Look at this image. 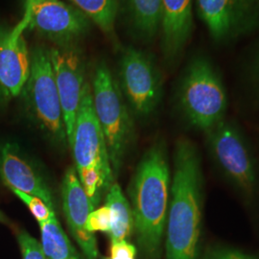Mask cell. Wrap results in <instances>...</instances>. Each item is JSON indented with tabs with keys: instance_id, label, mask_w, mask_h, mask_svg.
Listing matches in <instances>:
<instances>
[{
	"instance_id": "cell-27",
	"label": "cell",
	"mask_w": 259,
	"mask_h": 259,
	"mask_svg": "<svg viewBox=\"0 0 259 259\" xmlns=\"http://www.w3.org/2000/svg\"><path fill=\"white\" fill-rule=\"evenodd\" d=\"M254 71H255V75L256 78L258 80L259 83V41L255 48V52H254Z\"/></svg>"
},
{
	"instance_id": "cell-10",
	"label": "cell",
	"mask_w": 259,
	"mask_h": 259,
	"mask_svg": "<svg viewBox=\"0 0 259 259\" xmlns=\"http://www.w3.org/2000/svg\"><path fill=\"white\" fill-rule=\"evenodd\" d=\"M56 84L61 100L68 145L72 139L76 115L83 95L84 63L74 46L58 47L49 51Z\"/></svg>"
},
{
	"instance_id": "cell-28",
	"label": "cell",
	"mask_w": 259,
	"mask_h": 259,
	"mask_svg": "<svg viewBox=\"0 0 259 259\" xmlns=\"http://www.w3.org/2000/svg\"><path fill=\"white\" fill-rule=\"evenodd\" d=\"M5 221V217L2 213L0 212V222H4Z\"/></svg>"
},
{
	"instance_id": "cell-13",
	"label": "cell",
	"mask_w": 259,
	"mask_h": 259,
	"mask_svg": "<svg viewBox=\"0 0 259 259\" xmlns=\"http://www.w3.org/2000/svg\"><path fill=\"white\" fill-rule=\"evenodd\" d=\"M194 30V0H161L160 49L167 65L185 53Z\"/></svg>"
},
{
	"instance_id": "cell-8",
	"label": "cell",
	"mask_w": 259,
	"mask_h": 259,
	"mask_svg": "<svg viewBox=\"0 0 259 259\" xmlns=\"http://www.w3.org/2000/svg\"><path fill=\"white\" fill-rule=\"evenodd\" d=\"M194 7L218 45H230L259 30V0H194Z\"/></svg>"
},
{
	"instance_id": "cell-9",
	"label": "cell",
	"mask_w": 259,
	"mask_h": 259,
	"mask_svg": "<svg viewBox=\"0 0 259 259\" xmlns=\"http://www.w3.org/2000/svg\"><path fill=\"white\" fill-rule=\"evenodd\" d=\"M69 147L72 150L76 171L93 165L99 167L107 183L112 185L114 177L108 146L94 110L92 84L88 82L83 88Z\"/></svg>"
},
{
	"instance_id": "cell-29",
	"label": "cell",
	"mask_w": 259,
	"mask_h": 259,
	"mask_svg": "<svg viewBox=\"0 0 259 259\" xmlns=\"http://www.w3.org/2000/svg\"><path fill=\"white\" fill-rule=\"evenodd\" d=\"M101 259H113V258H111V257H110V256H108V257H107V256H105V257H101ZM136 259V258H135Z\"/></svg>"
},
{
	"instance_id": "cell-6",
	"label": "cell",
	"mask_w": 259,
	"mask_h": 259,
	"mask_svg": "<svg viewBox=\"0 0 259 259\" xmlns=\"http://www.w3.org/2000/svg\"><path fill=\"white\" fill-rule=\"evenodd\" d=\"M204 135L213 159L223 174L241 192L252 194L257 185L255 162L237 125L225 118Z\"/></svg>"
},
{
	"instance_id": "cell-14",
	"label": "cell",
	"mask_w": 259,
	"mask_h": 259,
	"mask_svg": "<svg viewBox=\"0 0 259 259\" xmlns=\"http://www.w3.org/2000/svg\"><path fill=\"white\" fill-rule=\"evenodd\" d=\"M62 203L68 230L87 259L99 256L96 236L87 229L92 207L77 176L75 167H68L62 185Z\"/></svg>"
},
{
	"instance_id": "cell-24",
	"label": "cell",
	"mask_w": 259,
	"mask_h": 259,
	"mask_svg": "<svg viewBox=\"0 0 259 259\" xmlns=\"http://www.w3.org/2000/svg\"><path fill=\"white\" fill-rule=\"evenodd\" d=\"M138 250L129 241H111L110 257L113 259H135Z\"/></svg>"
},
{
	"instance_id": "cell-17",
	"label": "cell",
	"mask_w": 259,
	"mask_h": 259,
	"mask_svg": "<svg viewBox=\"0 0 259 259\" xmlns=\"http://www.w3.org/2000/svg\"><path fill=\"white\" fill-rule=\"evenodd\" d=\"M38 225L47 259H87L73 246L57 217Z\"/></svg>"
},
{
	"instance_id": "cell-16",
	"label": "cell",
	"mask_w": 259,
	"mask_h": 259,
	"mask_svg": "<svg viewBox=\"0 0 259 259\" xmlns=\"http://www.w3.org/2000/svg\"><path fill=\"white\" fill-rule=\"evenodd\" d=\"M134 35L142 41H151L159 34L161 0H121Z\"/></svg>"
},
{
	"instance_id": "cell-25",
	"label": "cell",
	"mask_w": 259,
	"mask_h": 259,
	"mask_svg": "<svg viewBox=\"0 0 259 259\" xmlns=\"http://www.w3.org/2000/svg\"><path fill=\"white\" fill-rule=\"evenodd\" d=\"M204 259H257L253 256L248 255L239 250L214 247L209 248L204 253Z\"/></svg>"
},
{
	"instance_id": "cell-26",
	"label": "cell",
	"mask_w": 259,
	"mask_h": 259,
	"mask_svg": "<svg viewBox=\"0 0 259 259\" xmlns=\"http://www.w3.org/2000/svg\"><path fill=\"white\" fill-rule=\"evenodd\" d=\"M44 0H25V8H24V16L21 19H23L24 21H26L28 24H29V16H30V13L33 9V7L35 5H37V3L41 2Z\"/></svg>"
},
{
	"instance_id": "cell-21",
	"label": "cell",
	"mask_w": 259,
	"mask_h": 259,
	"mask_svg": "<svg viewBox=\"0 0 259 259\" xmlns=\"http://www.w3.org/2000/svg\"><path fill=\"white\" fill-rule=\"evenodd\" d=\"M13 193L16 195L21 202L27 205L33 216L36 218L38 224L45 223L56 217L55 211L47 203L36 196L21 192L19 190L13 189Z\"/></svg>"
},
{
	"instance_id": "cell-23",
	"label": "cell",
	"mask_w": 259,
	"mask_h": 259,
	"mask_svg": "<svg viewBox=\"0 0 259 259\" xmlns=\"http://www.w3.org/2000/svg\"><path fill=\"white\" fill-rule=\"evenodd\" d=\"M18 242L22 259H47L41 243L27 232L21 231L18 233Z\"/></svg>"
},
{
	"instance_id": "cell-11",
	"label": "cell",
	"mask_w": 259,
	"mask_h": 259,
	"mask_svg": "<svg viewBox=\"0 0 259 259\" xmlns=\"http://www.w3.org/2000/svg\"><path fill=\"white\" fill-rule=\"evenodd\" d=\"M27 28L58 47H69L88 32L90 19L80 10L60 0H44L33 7Z\"/></svg>"
},
{
	"instance_id": "cell-19",
	"label": "cell",
	"mask_w": 259,
	"mask_h": 259,
	"mask_svg": "<svg viewBox=\"0 0 259 259\" xmlns=\"http://www.w3.org/2000/svg\"><path fill=\"white\" fill-rule=\"evenodd\" d=\"M105 33L113 31L117 5L115 0H69Z\"/></svg>"
},
{
	"instance_id": "cell-1",
	"label": "cell",
	"mask_w": 259,
	"mask_h": 259,
	"mask_svg": "<svg viewBox=\"0 0 259 259\" xmlns=\"http://www.w3.org/2000/svg\"><path fill=\"white\" fill-rule=\"evenodd\" d=\"M165 227L166 259H199L203 227L204 176L197 146L176 143Z\"/></svg>"
},
{
	"instance_id": "cell-2",
	"label": "cell",
	"mask_w": 259,
	"mask_h": 259,
	"mask_svg": "<svg viewBox=\"0 0 259 259\" xmlns=\"http://www.w3.org/2000/svg\"><path fill=\"white\" fill-rule=\"evenodd\" d=\"M171 174L166 147L157 141L143 155L129 186L134 231L143 259H159L165 234Z\"/></svg>"
},
{
	"instance_id": "cell-5",
	"label": "cell",
	"mask_w": 259,
	"mask_h": 259,
	"mask_svg": "<svg viewBox=\"0 0 259 259\" xmlns=\"http://www.w3.org/2000/svg\"><path fill=\"white\" fill-rule=\"evenodd\" d=\"M30 75L21 93L28 111L50 139L65 146L67 136L49 51L37 47L30 53Z\"/></svg>"
},
{
	"instance_id": "cell-4",
	"label": "cell",
	"mask_w": 259,
	"mask_h": 259,
	"mask_svg": "<svg viewBox=\"0 0 259 259\" xmlns=\"http://www.w3.org/2000/svg\"><path fill=\"white\" fill-rule=\"evenodd\" d=\"M93 105L106 139L113 177L119 174L134 137V123L120 87L105 63L93 75Z\"/></svg>"
},
{
	"instance_id": "cell-18",
	"label": "cell",
	"mask_w": 259,
	"mask_h": 259,
	"mask_svg": "<svg viewBox=\"0 0 259 259\" xmlns=\"http://www.w3.org/2000/svg\"><path fill=\"white\" fill-rule=\"evenodd\" d=\"M107 205L111 209V241L127 240L134 232V219L130 202L120 186L112 184L107 194Z\"/></svg>"
},
{
	"instance_id": "cell-3",
	"label": "cell",
	"mask_w": 259,
	"mask_h": 259,
	"mask_svg": "<svg viewBox=\"0 0 259 259\" xmlns=\"http://www.w3.org/2000/svg\"><path fill=\"white\" fill-rule=\"evenodd\" d=\"M178 103L187 123L204 134L227 118V91L209 57L197 54L188 62L179 84Z\"/></svg>"
},
{
	"instance_id": "cell-15",
	"label": "cell",
	"mask_w": 259,
	"mask_h": 259,
	"mask_svg": "<svg viewBox=\"0 0 259 259\" xmlns=\"http://www.w3.org/2000/svg\"><path fill=\"white\" fill-rule=\"evenodd\" d=\"M0 177L11 190L36 196L54 209L53 194L45 178L12 143L5 144L1 149Z\"/></svg>"
},
{
	"instance_id": "cell-7",
	"label": "cell",
	"mask_w": 259,
	"mask_h": 259,
	"mask_svg": "<svg viewBox=\"0 0 259 259\" xmlns=\"http://www.w3.org/2000/svg\"><path fill=\"white\" fill-rule=\"evenodd\" d=\"M119 87L137 116H151L162 97V77L154 58L137 48H127L121 58Z\"/></svg>"
},
{
	"instance_id": "cell-12",
	"label": "cell",
	"mask_w": 259,
	"mask_h": 259,
	"mask_svg": "<svg viewBox=\"0 0 259 259\" xmlns=\"http://www.w3.org/2000/svg\"><path fill=\"white\" fill-rule=\"evenodd\" d=\"M28 23L21 19L12 29L0 28V100L19 96L27 82L31 58L23 32Z\"/></svg>"
},
{
	"instance_id": "cell-22",
	"label": "cell",
	"mask_w": 259,
	"mask_h": 259,
	"mask_svg": "<svg viewBox=\"0 0 259 259\" xmlns=\"http://www.w3.org/2000/svg\"><path fill=\"white\" fill-rule=\"evenodd\" d=\"M87 229L89 232H105L110 233L111 229V209L106 204L99 208H95L90 213Z\"/></svg>"
},
{
	"instance_id": "cell-20",
	"label": "cell",
	"mask_w": 259,
	"mask_h": 259,
	"mask_svg": "<svg viewBox=\"0 0 259 259\" xmlns=\"http://www.w3.org/2000/svg\"><path fill=\"white\" fill-rule=\"evenodd\" d=\"M77 176L84 194L90 201L92 210L95 209L100 204L102 193L109 191L111 186L107 183V180L99 167L95 165L78 170Z\"/></svg>"
}]
</instances>
